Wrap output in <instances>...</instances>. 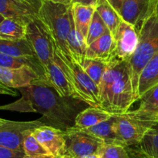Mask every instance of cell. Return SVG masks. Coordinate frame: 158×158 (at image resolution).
Segmentation results:
<instances>
[{
	"instance_id": "7a4b0ae2",
	"label": "cell",
	"mask_w": 158,
	"mask_h": 158,
	"mask_svg": "<svg viewBox=\"0 0 158 158\" xmlns=\"http://www.w3.org/2000/svg\"><path fill=\"white\" fill-rule=\"evenodd\" d=\"M138 35L137 49L127 60L136 98L140 73L145 66L158 53V14L155 9L142 22Z\"/></svg>"
},
{
	"instance_id": "f35d334b",
	"label": "cell",
	"mask_w": 158,
	"mask_h": 158,
	"mask_svg": "<svg viewBox=\"0 0 158 158\" xmlns=\"http://www.w3.org/2000/svg\"><path fill=\"white\" fill-rule=\"evenodd\" d=\"M52 155H43V156H38V157H30V156H26L23 158H53Z\"/></svg>"
},
{
	"instance_id": "52a82bcc",
	"label": "cell",
	"mask_w": 158,
	"mask_h": 158,
	"mask_svg": "<svg viewBox=\"0 0 158 158\" xmlns=\"http://www.w3.org/2000/svg\"><path fill=\"white\" fill-rule=\"evenodd\" d=\"M137 100L131 74L128 73L108 89L106 97L101 103V108L113 114H122L129 111L130 107Z\"/></svg>"
},
{
	"instance_id": "74e56055",
	"label": "cell",
	"mask_w": 158,
	"mask_h": 158,
	"mask_svg": "<svg viewBox=\"0 0 158 158\" xmlns=\"http://www.w3.org/2000/svg\"><path fill=\"white\" fill-rule=\"evenodd\" d=\"M49 1L53 2L62 3V4H65V5H72L73 4V0H49Z\"/></svg>"
},
{
	"instance_id": "2e32d148",
	"label": "cell",
	"mask_w": 158,
	"mask_h": 158,
	"mask_svg": "<svg viewBox=\"0 0 158 158\" xmlns=\"http://www.w3.org/2000/svg\"><path fill=\"white\" fill-rule=\"evenodd\" d=\"M86 57L109 63L116 57V44L114 35L106 32L87 46Z\"/></svg>"
},
{
	"instance_id": "7402d4cb",
	"label": "cell",
	"mask_w": 158,
	"mask_h": 158,
	"mask_svg": "<svg viewBox=\"0 0 158 158\" xmlns=\"http://www.w3.org/2000/svg\"><path fill=\"white\" fill-rule=\"evenodd\" d=\"M0 66L12 69L29 66L35 69L43 78L47 80L44 66L37 57H15L0 53Z\"/></svg>"
},
{
	"instance_id": "d6986e66",
	"label": "cell",
	"mask_w": 158,
	"mask_h": 158,
	"mask_svg": "<svg viewBox=\"0 0 158 158\" xmlns=\"http://www.w3.org/2000/svg\"><path fill=\"white\" fill-rule=\"evenodd\" d=\"M158 84V53L145 66L139 77L137 99Z\"/></svg>"
},
{
	"instance_id": "f546056e",
	"label": "cell",
	"mask_w": 158,
	"mask_h": 158,
	"mask_svg": "<svg viewBox=\"0 0 158 158\" xmlns=\"http://www.w3.org/2000/svg\"><path fill=\"white\" fill-rule=\"evenodd\" d=\"M97 154L100 158H130L127 148L120 144L103 143Z\"/></svg>"
},
{
	"instance_id": "cb8c5ba5",
	"label": "cell",
	"mask_w": 158,
	"mask_h": 158,
	"mask_svg": "<svg viewBox=\"0 0 158 158\" xmlns=\"http://www.w3.org/2000/svg\"><path fill=\"white\" fill-rule=\"evenodd\" d=\"M67 43L71 57L80 64L86 58V49H87L88 46L86 39L76 29L73 15L72 26H71L69 35L68 36Z\"/></svg>"
},
{
	"instance_id": "6da1fadb",
	"label": "cell",
	"mask_w": 158,
	"mask_h": 158,
	"mask_svg": "<svg viewBox=\"0 0 158 158\" xmlns=\"http://www.w3.org/2000/svg\"><path fill=\"white\" fill-rule=\"evenodd\" d=\"M22 97L2 110L19 112L40 113L49 125L66 131L75 125L80 112L82 100L73 97H63L46 82H40L27 87L20 88Z\"/></svg>"
},
{
	"instance_id": "9c48e42d",
	"label": "cell",
	"mask_w": 158,
	"mask_h": 158,
	"mask_svg": "<svg viewBox=\"0 0 158 158\" xmlns=\"http://www.w3.org/2000/svg\"><path fill=\"white\" fill-rule=\"evenodd\" d=\"M43 0H0V15L23 26L40 18Z\"/></svg>"
},
{
	"instance_id": "83f0119b",
	"label": "cell",
	"mask_w": 158,
	"mask_h": 158,
	"mask_svg": "<svg viewBox=\"0 0 158 158\" xmlns=\"http://www.w3.org/2000/svg\"><path fill=\"white\" fill-rule=\"evenodd\" d=\"M137 147L148 157L158 158V127L149 131Z\"/></svg>"
},
{
	"instance_id": "277c9868",
	"label": "cell",
	"mask_w": 158,
	"mask_h": 158,
	"mask_svg": "<svg viewBox=\"0 0 158 158\" xmlns=\"http://www.w3.org/2000/svg\"><path fill=\"white\" fill-rule=\"evenodd\" d=\"M114 118L118 137L126 148L140 144L158 123V114L139 109L114 114Z\"/></svg>"
},
{
	"instance_id": "30bf717a",
	"label": "cell",
	"mask_w": 158,
	"mask_h": 158,
	"mask_svg": "<svg viewBox=\"0 0 158 158\" xmlns=\"http://www.w3.org/2000/svg\"><path fill=\"white\" fill-rule=\"evenodd\" d=\"M66 154L73 158L97 154L103 141L83 130L74 127L65 131Z\"/></svg>"
},
{
	"instance_id": "d590c367",
	"label": "cell",
	"mask_w": 158,
	"mask_h": 158,
	"mask_svg": "<svg viewBox=\"0 0 158 158\" xmlns=\"http://www.w3.org/2000/svg\"><path fill=\"white\" fill-rule=\"evenodd\" d=\"M97 0H73V3H80L85 6H95Z\"/></svg>"
},
{
	"instance_id": "8fae6325",
	"label": "cell",
	"mask_w": 158,
	"mask_h": 158,
	"mask_svg": "<svg viewBox=\"0 0 158 158\" xmlns=\"http://www.w3.org/2000/svg\"><path fill=\"white\" fill-rule=\"evenodd\" d=\"M40 82L48 83L47 80L43 78L35 69L29 66L12 69L0 66V83L8 87L20 89Z\"/></svg>"
},
{
	"instance_id": "836d02e7",
	"label": "cell",
	"mask_w": 158,
	"mask_h": 158,
	"mask_svg": "<svg viewBox=\"0 0 158 158\" xmlns=\"http://www.w3.org/2000/svg\"><path fill=\"white\" fill-rule=\"evenodd\" d=\"M127 150L129 152L130 158H150L145 155L143 153H142L137 146L128 147Z\"/></svg>"
},
{
	"instance_id": "7c38bea8",
	"label": "cell",
	"mask_w": 158,
	"mask_h": 158,
	"mask_svg": "<svg viewBox=\"0 0 158 158\" xmlns=\"http://www.w3.org/2000/svg\"><path fill=\"white\" fill-rule=\"evenodd\" d=\"M114 38L116 44V57L123 60H129L138 44L139 35L137 27L122 20Z\"/></svg>"
},
{
	"instance_id": "5b68a950",
	"label": "cell",
	"mask_w": 158,
	"mask_h": 158,
	"mask_svg": "<svg viewBox=\"0 0 158 158\" xmlns=\"http://www.w3.org/2000/svg\"><path fill=\"white\" fill-rule=\"evenodd\" d=\"M71 6L72 5L43 0L40 12V19L49 30L56 49L69 56L67 40L72 26Z\"/></svg>"
},
{
	"instance_id": "8d00e7d4",
	"label": "cell",
	"mask_w": 158,
	"mask_h": 158,
	"mask_svg": "<svg viewBox=\"0 0 158 158\" xmlns=\"http://www.w3.org/2000/svg\"><path fill=\"white\" fill-rule=\"evenodd\" d=\"M1 93L3 94H9V95H16V93H14L12 88L8 87V86H4V85L1 84Z\"/></svg>"
},
{
	"instance_id": "44dd1931",
	"label": "cell",
	"mask_w": 158,
	"mask_h": 158,
	"mask_svg": "<svg viewBox=\"0 0 158 158\" xmlns=\"http://www.w3.org/2000/svg\"><path fill=\"white\" fill-rule=\"evenodd\" d=\"M95 11V6H85L80 3H73L71 6V12L76 29L86 40Z\"/></svg>"
},
{
	"instance_id": "60d3db41",
	"label": "cell",
	"mask_w": 158,
	"mask_h": 158,
	"mask_svg": "<svg viewBox=\"0 0 158 158\" xmlns=\"http://www.w3.org/2000/svg\"><path fill=\"white\" fill-rule=\"evenodd\" d=\"M53 158H73V157H71L70 155H69V154H63V155L57 156V157H54Z\"/></svg>"
},
{
	"instance_id": "9a60e30c",
	"label": "cell",
	"mask_w": 158,
	"mask_h": 158,
	"mask_svg": "<svg viewBox=\"0 0 158 158\" xmlns=\"http://www.w3.org/2000/svg\"><path fill=\"white\" fill-rule=\"evenodd\" d=\"M128 73H130V69L127 60H123L115 57L108 63L102 77L100 84L99 85L100 103H102L105 99L108 89L110 86L114 83L123 78Z\"/></svg>"
},
{
	"instance_id": "e0dca14e",
	"label": "cell",
	"mask_w": 158,
	"mask_h": 158,
	"mask_svg": "<svg viewBox=\"0 0 158 158\" xmlns=\"http://www.w3.org/2000/svg\"><path fill=\"white\" fill-rule=\"evenodd\" d=\"M48 83L63 97H74L73 91L63 69L52 62L45 67Z\"/></svg>"
},
{
	"instance_id": "4dcf8cb0",
	"label": "cell",
	"mask_w": 158,
	"mask_h": 158,
	"mask_svg": "<svg viewBox=\"0 0 158 158\" xmlns=\"http://www.w3.org/2000/svg\"><path fill=\"white\" fill-rule=\"evenodd\" d=\"M139 100L137 109L158 114V84L143 94Z\"/></svg>"
},
{
	"instance_id": "f1b7e54d",
	"label": "cell",
	"mask_w": 158,
	"mask_h": 158,
	"mask_svg": "<svg viewBox=\"0 0 158 158\" xmlns=\"http://www.w3.org/2000/svg\"><path fill=\"white\" fill-rule=\"evenodd\" d=\"M110 32L109 29L105 24L104 22L100 16L98 12L95 11L94 17L89 25V30H88L87 37H86V43L87 46L90 45L97 40L106 34V32Z\"/></svg>"
},
{
	"instance_id": "7bdbcfd3",
	"label": "cell",
	"mask_w": 158,
	"mask_h": 158,
	"mask_svg": "<svg viewBox=\"0 0 158 158\" xmlns=\"http://www.w3.org/2000/svg\"><path fill=\"white\" fill-rule=\"evenodd\" d=\"M156 127H158V123H157V126H156Z\"/></svg>"
},
{
	"instance_id": "ba28073f",
	"label": "cell",
	"mask_w": 158,
	"mask_h": 158,
	"mask_svg": "<svg viewBox=\"0 0 158 158\" xmlns=\"http://www.w3.org/2000/svg\"><path fill=\"white\" fill-rule=\"evenodd\" d=\"M26 39L44 68L54 61L56 45L49 30L40 18L27 26Z\"/></svg>"
},
{
	"instance_id": "3957f363",
	"label": "cell",
	"mask_w": 158,
	"mask_h": 158,
	"mask_svg": "<svg viewBox=\"0 0 158 158\" xmlns=\"http://www.w3.org/2000/svg\"><path fill=\"white\" fill-rule=\"evenodd\" d=\"M54 62L64 72L76 99L82 100L89 106L101 108L98 86L91 80L78 62L60 52L56 47Z\"/></svg>"
},
{
	"instance_id": "ab89813d",
	"label": "cell",
	"mask_w": 158,
	"mask_h": 158,
	"mask_svg": "<svg viewBox=\"0 0 158 158\" xmlns=\"http://www.w3.org/2000/svg\"><path fill=\"white\" fill-rule=\"evenodd\" d=\"M81 158H100V157H99V156L97 155V154H90V155L84 156V157Z\"/></svg>"
},
{
	"instance_id": "e575fe53",
	"label": "cell",
	"mask_w": 158,
	"mask_h": 158,
	"mask_svg": "<svg viewBox=\"0 0 158 158\" xmlns=\"http://www.w3.org/2000/svg\"><path fill=\"white\" fill-rule=\"evenodd\" d=\"M107 1L109 2L112 5L113 7L120 13V10H121L123 0H107Z\"/></svg>"
},
{
	"instance_id": "b9f144b4",
	"label": "cell",
	"mask_w": 158,
	"mask_h": 158,
	"mask_svg": "<svg viewBox=\"0 0 158 158\" xmlns=\"http://www.w3.org/2000/svg\"><path fill=\"white\" fill-rule=\"evenodd\" d=\"M155 12L158 14V0L156 1V5H155Z\"/></svg>"
},
{
	"instance_id": "4316f807",
	"label": "cell",
	"mask_w": 158,
	"mask_h": 158,
	"mask_svg": "<svg viewBox=\"0 0 158 158\" xmlns=\"http://www.w3.org/2000/svg\"><path fill=\"white\" fill-rule=\"evenodd\" d=\"M108 63L99 60L85 58L84 60L80 63L83 69L88 76L94 80V83L98 86L100 84L102 77L106 69Z\"/></svg>"
},
{
	"instance_id": "4fadbf2b",
	"label": "cell",
	"mask_w": 158,
	"mask_h": 158,
	"mask_svg": "<svg viewBox=\"0 0 158 158\" xmlns=\"http://www.w3.org/2000/svg\"><path fill=\"white\" fill-rule=\"evenodd\" d=\"M33 135L40 144L53 157L66 154L65 131L50 126L45 125L35 129Z\"/></svg>"
},
{
	"instance_id": "d6a6232c",
	"label": "cell",
	"mask_w": 158,
	"mask_h": 158,
	"mask_svg": "<svg viewBox=\"0 0 158 158\" xmlns=\"http://www.w3.org/2000/svg\"><path fill=\"white\" fill-rule=\"evenodd\" d=\"M26 156L23 151H17L0 146V158H23Z\"/></svg>"
},
{
	"instance_id": "603a6c76",
	"label": "cell",
	"mask_w": 158,
	"mask_h": 158,
	"mask_svg": "<svg viewBox=\"0 0 158 158\" xmlns=\"http://www.w3.org/2000/svg\"><path fill=\"white\" fill-rule=\"evenodd\" d=\"M0 53L15 57H37L27 39L14 41L0 40Z\"/></svg>"
},
{
	"instance_id": "ffe728a7",
	"label": "cell",
	"mask_w": 158,
	"mask_h": 158,
	"mask_svg": "<svg viewBox=\"0 0 158 158\" xmlns=\"http://www.w3.org/2000/svg\"><path fill=\"white\" fill-rule=\"evenodd\" d=\"M91 135L100 139L104 143L108 144H120L124 146L117 133L114 115L109 120L99 124L83 130ZM125 147V146H124Z\"/></svg>"
},
{
	"instance_id": "5bb4252c",
	"label": "cell",
	"mask_w": 158,
	"mask_h": 158,
	"mask_svg": "<svg viewBox=\"0 0 158 158\" xmlns=\"http://www.w3.org/2000/svg\"><path fill=\"white\" fill-rule=\"evenodd\" d=\"M157 0H123L120 15L122 19L136 26L155 9Z\"/></svg>"
},
{
	"instance_id": "8992f818",
	"label": "cell",
	"mask_w": 158,
	"mask_h": 158,
	"mask_svg": "<svg viewBox=\"0 0 158 158\" xmlns=\"http://www.w3.org/2000/svg\"><path fill=\"white\" fill-rule=\"evenodd\" d=\"M45 125H49V123L43 117L32 121H13L0 119V146L23 151L25 138L35 129Z\"/></svg>"
},
{
	"instance_id": "484cf974",
	"label": "cell",
	"mask_w": 158,
	"mask_h": 158,
	"mask_svg": "<svg viewBox=\"0 0 158 158\" xmlns=\"http://www.w3.org/2000/svg\"><path fill=\"white\" fill-rule=\"evenodd\" d=\"M27 26L1 15L0 40L14 41L26 39Z\"/></svg>"
},
{
	"instance_id": "d4e9b609",
	"label": "cell",
	"mask_w": 158,
	"mask_h": 158,
	"mask_svg": "<svg viewBox=\"0 0 158 158\" xmlns=\"http://www.w3.org/2000/svg\"><path fill=\"white\" fill-rule=\"evenodd\" d=\"M96 11L104 22L110 32L114 35L122 22L120 13L114 9L107 0H97L95 6Z\"/></svg>"
},
{
	"instance_id": "1f68e13d",
	"label": "cell",
	"mask_w": 158,
	"mask_h": 158,
	"mask_svg": "<svg viewBox=\"0 0 158 158\" xmlns=\"http://www.w3.org/2000/svg\"><path fill=\"white\" fill-rule=\"evenodd\" d=\"M23 151L26 156L38 157V156L49 155L48 151L37 140L33 133L28 135L23 141ZM51 155V154H50Z\"/></svg>"
},
{
	"instance_id": "ac0fdd59",
	"label": "cell",
	"mask_w": 158,
	"mask_h": 158,
	"mask_svg": "<svg viewBox=\"0 0 158 158\" xmlns=\"http://www.w3.org/2000/svg\"><path fill=\"white\" fill-rule=\"evenodd\" d=\"M113 115L114 114L102 108L89 106L77 114L74 127L80 130L87 129L109 120L113 117Z\"/></svg>"
}]
</instances>
